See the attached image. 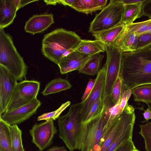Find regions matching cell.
Returning <instances> with one entry per match:
<instances>
[{
    "label": "cell",
    "instance_id": "cell-21",
    "mask_svg": "<svg viewBox=\"0 0 151 151\" xmlns=\"http://www.w3.org/2000/svg\"><path fill=\"white\" fill-rule=\"evenodd\" d=\"M104 57V55L100 53L92 55L78 70L79 73L90 76L97 74L101 69V63Z\"/></svg>",
    "mask_w": 151,
    "mask_h": 151
},
{
    "label": "cell",
    "instance_id": "cell-3",
    "mask_svg": "<svg viewBox=\"0 0 151 151\" xmlns=\"http://www.w3.org/2000/svg\"><path fill=\"white\" fill-rule=\"evenodd\" d=\"M82 102L73 104L68 112L58 118L59 137L70 151L79 149L83 124L81 116Z\"/></svg>",
    "mask_w": 151,
    "mask_h": 151
},
{
    "label": "cell",
    "instance_id": "cell-33",
    "mask_svg": "<svg viewBox=\"0 0 151 151\" xmlns=\"http://www.w3.org/2000/svg\"><path fill=\"white\" fill-rule=\"evenodd\" d=\"M104 110L101 98L96 100L92 105L83 124L88 122L101 114Z\"/></svg>",
    "mask_w": 151,
    "mask_h": 151
},
{
    "label": "cell",
    "instance_id": "cell-30",
    "mask_svg": "<svg viewBox=\"0 0 151 151\" xmlns=\"http://www.w3.org/2000/svg\"><path fill=\"white\" fill-rule=\"evenodd\" d=\"M126 90L119 76L115 83L111 92V106L116 104L119 101L123 93Z\"/></svg>",
    "mask_w": 151,
    "mask_h": 151
},
{
    "label": "cell",
    "instance_id": "cell-35",
    "mask_svg": "<svg viewBox=\"0 0 151 151\" xmlns=\"http://www.w3.org/2000/svg\"><path fill=\"white\" fill-rule=\"evenodd\" d=\"M136 149L132 139L122 144L114 151H133Z\"/></svg>",
    "mask_w": 151,
    "mask_h": 151
},
{
    "label": "cell",
    "instance_id": "cell-18",
    "mask_svg": "<svg viewBox=\"0 0 151 151\" xmlns=\"http://www.w3.org/2000/svg\"><path fill=\"white\" fill-rule=\"evenodd\" d=\"M18 10L14 0H0V28L4 29L13 23Z\"/></svg>",
    "mask_w": 151,
    "mask_h": 151
},
{
    "label": "cell",
    "instance_id": "cell-12",
    "mask_svg": "<svg viewBox=\"0 0 151 151\" xmlns=\"http://www.w3.org/2000/svg\"><path fill=\"white\" fill-rule=\"evenodd\" d=\"M17 83L6 69L0 65V116L6 111Z\"/></svg>",
    "mask_w": 151,
    "mask_h": 151
},
{
    "label": "cell",
    "instance_id": "cell-23",
    "mask_svg": "<svg viewBox=\"0 0 151 151\" xmlns=\"http://www.w3.org/2000/svg\"><path fill=\"white\" fill-rule=\"evenodd\" d=\"M72 86L67 80L61 78H56L49 82L41 93L46 96L69 89Z\"/></svg>",
    "mask_w": 151,
    "mask_h": 151
},
{
    "label": "cell",
    "instance_id": "cell-31",
    "mask_svg": "<svg viewBox=\"0 0 151 151\" xmlns=\"http://www.w3.org/2000/svg\"><path fill=\"white\" fill-rule=\"evenodd\" d=\"M70 102L69 101H68L63 104L56 110L43 114L39 116L37 118V121H48L51 120H56L59 117L62 113L70 105Z\"/></svg>",
    "mask_w": 151,
    "mask_h": 151
},
{
    "label": "cell",
    "instance_id": "cell-41",
    "mask_svg": "<svg viewBox=\"0 0 151 151\" xmlns=\"http://www.w3.org/2000/svg\"><path fill=\"white\" fill-rule=\"evenodd\" d=\"M107 1V0H97L98 6L100 10H102L106 6Z\"/></svg>",
    "mask_w": 151,
    "mask_h": 151
},
{
    "label": "cell",
    "instance_id": "cell-6",
    "mask_svg": "<svg viewBox=\"0 0 151 151\" xmlns=\"http://www.w3.org/2000/svg\"><path fill=\"white\" fill-rule=\"evenodd\" d=\"M106 72L102 98L104 109L111 106L110 95L113 86L120 76L122 52L114 45H106Z\"/></svg>",
    "mask_w": 151,
    "mask_h": 151
},
{
    "label": "cell",
    "instance_id": "cell-19",
    "mask_svg": "<svg viewBox=\"0 0 151 151\" xmlns=\"http://www.w3.org/2000/svg\"><path fill=\"white\" fill-rule=\"evenodd\" d=\"M145 1L135 4L124 5L121 23L125 25L130 24L137 19L144 16L143 3Z\"/></svg>",
    "mask_w": 151,
    "mask_h": 151
},
{
    "label": "cell",
    "instance_id": "cell-1",
    "mask_svg": "<svg viewBox=\"0 0 151 151\" xmlns=\"http://www.w3.org/2000/svg\"><path fill=\"white\" fill-rule=\"evenodd\" d=\"M120 76L126 89L151 84V47L122 52Z\"/></svg>",
    "mask_w": 151,
    "mask_h": 151
},
{
    "label": "cell",
    "instance_id": "cell-20",
    "mask_svg": "<svg viewBox=\"0 0 151 151\" xmlns=\"http://www.w3.org/2000/svg\"><path fill=\"white\" fill-rule=\"evenodd\" d=\"M76 50L86 55H92L106 51V45L101 41L82 40Z\"/></svg>",
    "mask_w": 151,
    "mask_h": 151
},
{
    "label": "cell",
    "instance_id": "cell-34",
    "mask_svg": "<svg viewBox=\"0 0 151 151\" xmlns=\"http://www.w3.org/2000/svg\"><path fill=\"white\" fill-rule=\"evenodd\" d=\"M150 47L151 33L145 34L137 36V50Z\"/></svg>",
    "mask_w": 151,
    "mask_h": 151
},
{
    "label": "cell",
    "instance_id": "cell-4",
    "mask_svg": "<svg viewBox=\"0 0 151 151\" xmlns=\"http://www.w3.org/2000/svg\"><path fill=\"white\" fill-rule=\"evenodd\" d=\"M0 65L17 81L25 78L28 67L17 51L11 37L0 28Z\"/></svg>",
    "mask_w": 151,
    "mask_h": 151
},
{
    "label": "cell",
    "instance_id": "cell-24",
    "mask_svg": "<svg viewBox=\"0 0 151 151\" xmlns=\"http://www.w3.org/2000/svg\"><path fill=\"white\" fill-rule=\"evenodd\" d=\"M131 90L134 101L151 104V84L138 86Z\"/></svg>",
    "mask_w": 151,
    "mask_h": 151
},
{
    "label": "cell",
    "instance_id": "cell-44",
    "mask_svg": "<svg viewBox=\"0 0 151 151\" xmlns=\"http://www.w3.org/2000/svg\"><path fill=\"white\" fill-rule=\"evenodd\" d=\"M47 5H55L56 4V0H44Z\"/></svg>",
    "mask_w": 151,
    "mask_h": 151
},
{
    "label": "cell",
    "instance_id": "cell-38",
    "mask_svg": "<svg viewBox=\"0 0 151 151\" xmlns=\"http://www.w3.org/2000/svg\"><path fill=\"white\" fill-rule=\"evenodd\" d=\"M14 2L17 6L18 9L26 5L33 2L36 1L37 0H14Z\"/></svg>",
    "mask_w": 151,
    "mask_h": 151
},
{
    "label": "cell",
    "instance_id": "cell-22",
    "mask_svg": "<svg viewBox=\"0 0 151 151\" xmlns=\"http://www.w3.org/2000/svg\"><path fill=\"white\" fill-rule=\"evenodd\" d=\"M124 25L121 24L109 29L92 34L96 40L107 45H114L117 37L122 30Z\"/></svg>",
    "mask_w": 151,
    "mask_h": 151
},
{
    "label": "cell",
    "instance_id": "cell-17",
    "mask_svg": "<svg viewBox=\"0 0 151 151\" xmlns=\"http://www.w3.org/2000/svg\"><path fill=\"white\" fill-rule=\"evenodd\" d=\"M137 36L127 30L124 27L115 40L114 45L122 52H131L137 50Z\"/></svg>",
    "mask_w": 151,
    "mask_h": 151
},
{
    "label": "cell",
    "instance_id": "cell-7",
    "mask_svg": "<svg viewBox=\"0 0 151 151\" xmlns=\"http://www.w3.org/2000/svg\"><path fill=\"white\" fill-rule=\"evenodd\" d=\"M124 9V5L120 0H110L107 5L96 15L90 23L89 32L95 33L122 24Z\"/></svg>",
    "mask_w": 151,
    "mask_h": 151
},
{
    "label": "cell",
    "instance_id": "cell-2",
    "mask_svg": "<svg viewBox=\"0 0 151 151\" xmlns=\"http://www.w3.org/2000/svg\"><path fill=\"white\" fill-rule=\"evenodd\" d=\"M81 37L75 32L59 28L45 35L42 41L43 55L58 65L64 53L71 48H76Z\"/></svg>",
    "mask_w": 151,
    "mask_h": 151
},
{
    "label": "cell",
    "instance_id": "cell-45",
    "mask_svg": "<svg viewBox=\"0 0 151 151\" xmlns=\"http://www.w3.org/2000/svg\"><path fill=\"white\" fill-rule=\"evenodd\" d=\"M133 151H139L136 148L135 150H134Z\"/></svg>",
    "mask_w": 151,
    "mask_h": 151
},
{
    "label": "cell",
    "instance_id": "cell-42",
    "mask_svg": "<svg viewBox=\"0 0 151 151\" xmlns=\"http://www.w3.org/2000/svg\"><path fill=\"white\" fill-rule=\"evenodd\" d=\"M47 151H67L64 146L58 147L55 146L48 149Z\"/></svg>",
    "mask_w": 151,
    "mask_h": 151
},
{
    "label": "cell",
    "instance_id": "cell-40",
    "mask_svg": "<svg viewBox=\"0 0 151 151\" xmlns=\"http://www.w3.org/2000/svg\"><path fill=\"white\" fill-rule=\"evenodd\" d=\"M144 0H120L124 5L130 4H135L142 2Z\"/></svg>",
    "mask_w": 151,
    "mask_h": 151
},
{
    "label": "cell",
    "instance_id": "cell-29",
    "mask_svg": "<svg viewBox=\"0 0 151 151\" xmlns=\"http://www.w3.org/2000/svg\"><path fill=\"white\" fill-rule=\"evenodd\" d=\"M128 31L134 33L137 36L151 33V18L144 21L133 23L124 25Z\"/></svg>",
    "mask_w": 151,
    "mask_h": 151
},
{
    "label": "cell",
    "instance_id": "cell-5",
    "mask_svg": "<svg viewBox=\"0 0 151 151\" xmlns=\"http://www.w3.org/2000/svg\"><path fill=\"white\" fill-rule=\"evenodd\" d=\"M83 124L78 150L81 151H100L102 140L107 128L103 112L99 116Z\"/></svg>",
    "mask_w": 151,
    "mask_h": 151
},
{
    "label": "cell",
    "instance_id": "cell-15",
    "mask_svg": "<svg viewBox=\"0 0 151 151\" xmlns=\"http://www.w3.org/2000/svg\"><path fill=\"white\" fill-rule=\"evenodd\" d=\"M54 22L52 14L35 15L26 22L24 29L26 32L34 35L44 31Z\"/></svg>",
    "mask_w": 151,
    "mask_h": 151
},
{
    "label": "cell",
    "instance_id": "cell-28",
    "mask_svg": "<svg viewBox=\"0 0 151 151\" xmlns=\"http://www.w3.org/2000/svg\"><path fill=\"white\" fill-rule=\"evenodd\" d=\"M10 142L13 151H24L22 140V132L17 125H10Z\"/></svg>",
    "mask_w": 151,
    "mask_h": 151
},
{
    "label": "cell",
    "instance_id": "cell-27",
    "mask_svg": "<svg viewBox=\"0 0 151 151\" xmlns=\"http://www.w3.org/2000/svg\"><path fill=\"white\" fill-rule=\"evenodd\" d=\"M9 125L0 119V151H13L10 142Z\"/></svg>",
    "mask_w": 151,
    "mask_h": 151
},
{
    "label": "cell",
    "instance_id": "cell-32",
    "mask_svg": "<svg viewBox=\"0 0 151 151\" xmlns=\"http://www.w3.org/2000/svg\"><path fill=\"white\" fill-rule=\"evenodd\" d=\"M140 131L139 133L143 138L146 151H151V122L139 125Z\"/></svg>",
    "mask_w": 151,
    "mask_h": 151
},
{
    "label": "cell",
    "instance_id": "cell-25",
    "mask_svg": "<svg viewBox=\"0 0 151 151\" xmlns=\"http://www.w3.org/2000/svg\"><path fill=\"white\" fill-rule=\"evenodd\" d=\"M119 116L107 129L102 140L100 151H106L113 142L119 127Z\"/></svg>",
    "mask_w": 151,
    "mask_h": 151
},
{
    "label": "cell",
    "instance_id": "cell-36",
    "mask_svg": "<svg viewBox=\"0 0 151 151\" xmlns=\"http://www.w3.org/2000/svg\"><path fill=\"white\" fill-rule=\"evenodd\" d=\"M96 82V79L89 78L84 93L81 98V102L84 101L88 97L92 91Z\"/></svg>",
    "mask_w": 151,
    "mask_h": 151
},
{
    "label": "cell",
    "instance_id": "cell-11",
    "mask_svg": "<svg viewBox=\"0 0 151 151\" xmlns=\"http://www.w3.org/2000/svg\"><path fill=\"white\" fill-rule=\"evenodd\" d=\"M41 104L37 99L28 104L5 112L0 116V119L9 125L19 124L35 114Z\"/></svg>",
    "mask_w": 151,
    "mask_h": 151
},
{
    "label": "cell",
    "instance_id": "cell-37",
    "mask_svg": "<svg viewBox=\"0 0 151 151\" xmlns=\"http://www.w3.org/2000/svg\"><path fill=\"white\" fill-rule=\"evenodd\" d=\"M144 15L151 18V0H145L143 3Z\"/></svg>",
    "mask_w": 151,
    "mask_h": 151
},
{
    "label": "cell",
    "instance_id": "cell-8",
    "mask_svg": "<svg viewBox=\"0 0 151 151\" xmlns=\"http://www.w3.org/2000/svg\"><path fill=\"white\" fill-rule=\"evenodd\" d=\"M40 86V83L36 81L24 80L17 83L6 111L28 104L37 99Z\"/></svg>",
    "mask_w": 151,
    "mask_h": 151
},
{
    "label": "cell",
    "instance_id": "cell-43",
    "mask_svg": "<svg viewBox=\"0 0 151 151\" xmlns=\"http://www.w3.org/2000/svg\"><path fill=\"white\" fill-rule=\"evenodd\" d=\"M143 116L146 120L151 119V110L149 108H147L145 110L143 114Z\"/></svg>",
    "mask_w": 151,
    "mask_h": 151
},
{
    "label": "cell",
    "instance_id": "cell-10",
    "mask_svg": "<svg viewBox=\"0 0 151 151\" xmlns=\"http://www.w3.org/2000/svg\"><path fill=\"white\" fill-rule=\"evenodd\" d=\"M57 132L53 120L35 124L29 130L32 142L39 151L43 150L52 145L54 136Z\"/></svg>",
    "mask_w": 151,
    "mask_h": 151
},
{
    "label": "cell",
    "instance_id": "cell-13",
    "mask_svg": "<svg viewBox=\"0 0 151 151\" xmlns=\"http://www.w3.org/2000/svg\"><path fill=\"white\" fill-rule=\"evenodd\" d=\"M106 66L105 64L97 74L94 87L87 98L83 102L81 107V116L83 123L93 103L102 98L106 78Z\"/></svg>",
    "mask_w": 151,
    "mask_h": 151
},
{
    "label": "cell",
    "instance_id": "cell-26",
    "mask_svg": "<svg viewBox=\"0 0 151 151\" xmlns=\"http://www.w3.org/2000/svg\"><path fill=\"white\" fill-rule=\"evenodd\" d=\"M71 7L86 14L100 10L98 6L97 0H75Z\"/></svg>",
    "mask_w": 151,
    "mask_h": 151
},
{
    "label": "cell",
    "instance_id": "cell-14",
    "mask_svg": "<svg viewBox=\"0 0 151 151\" xmlns=\"http://www.w3.org/2000/svg\"><path fill=\"white\" fill-rule=\"evenodd\" d=\"M91 56L82 54L75 50L60 60L58 65L60 73L64 74L79 70Z\"/></svg>",
    "mask_w": 151,
    "mask_h": 151
},
{
    "label": "cell",
    "instance_id": "cell-9",
    "mask_svg": "<svg viewBox=\"0 0 151 151\" xmlns=\"http://www.w3.org/2000/svg\"><path fill=\"white\" fill-rule=\"evenodd\" d=\"M134 107L127 103L119 116V127L114 138L106 151H114L122 144L132 139L135 115Z\"/></svg>",
    "mask_w": 151,
    "mask_h": 151
},
{
    "label": "cell",
    "instance_id": "cell-16",
    "mask_svg": "<svg viewBox=\"0 0 151 151\" xmlns=\"http://www.w3.org/2000/svg\"><path fill=\"white\" fill-rule=\"evenodd\" d=\"M131 94V90H126L123 93L119 101L116 104L106 110H103V115L106 124L107 128L122 114Z\"/></svg>",
    "mask_w": 151,
    "mask_h": 151
},
{
    "label": "cell",
    "instance_id": "cell-39",
    "mask_svg": "<svg viewBox=\"0 0 151 151\" xmlns=\"http://www.w3.org/2000/svg\"><path fill=\"white\" fill-rule=\"evenodd\" d=\"M75 0H56L57 3L62 4L65 6H68L71 7Z\"/></svg>",
    "mask_w": 151,
    "mask_h": 151
}]
</instances>
